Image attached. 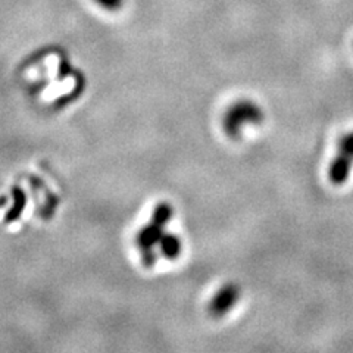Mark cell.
<instances>
[{
  "instance_id": "3",
  "label": "cell",
  "mask_w": 353,
  "mask_h": 353,
  "mask_svg": "<svg viewBox=\"0 0 353 353\" xmlns=\"http://www.w3.org/2000/svg\"><path fill=\"white\" fill-rule=\"evenodd\" d=\"M353 167V131L347 132L339 140L337 157L331 162L328 168L330 181L340 185L347 181Z\"/></svg>"
},
{
  "instance_id": "6",
  "label": "cell",
  "mask_w": 353,
  "mask_h": 353,
  "mask_svg": "<svg viewBox=\"0 0 353 353\" xmlns=\"http://www.w3.org/2000/svg\"><path fill=\"white\" fill-rule=\"evenodd\" d=\"M101 2L106 6V8H118L121 5V0H101Z\"/></svg>"
},
{
  "instance_id": "1",
  "label": "cell",
  "mask_w": 353,
  "mask_h": 353,
  "mask_svg": "<svg viewBox=\"0 0 353 353\" xmlns=\"http://www.w3.org/2000/svg\"><path fill=\"white\" fill-rule=\"evenodd\" d=\"M172 215L174 209L170 203H159L154 208L152 219L139 231L136 241L137 248L141 253V262L145 267L150 268L157 263L158 255L154 249L159 245L162 236L167 233L165 227H167V224L171 221Z\"/></svg>"
},
{
  "instance_id": "4",
  "label": "cell",
  "mask_w": 353,
  "mask_h": 353,
  "mask_svg": "<svg viewBox=\"0 0 353 353\" xmlns=\"http://www.w3.org/2000/svg\"><path fill=\"white\" fill-rule=\"evenodd\" d=\"M241 297V289L236 283H228L221 287L208 305V311L214 318L227 315L233 309Z\"/></svg>"
},
{
  "instance_id": "2",
  "label": "cell",
  "mask_w": 353,
  "mask_h": 353,
  "mask_svg": "<svg viewBox=\"0 0 353 353\" xmlns=\"http://www.w3.org/2000/svg\"><path fill=\"white\" fill-rule=\"evenodd\" d=\"M263 110L262 108L249 99H243L231 105L224 115L223 127L227 136L237 139L245 131V127L262 124Z\"/></svg>"
},
{
  "instance_id": "5",
  "label": "cell",
  "mask_w": 353,
  "mask_h": 353,
  "mask_svg": "<svg viewBox=\"0 0 353 353\" xmlns=\"http://www.w3.org/2000/svg\"><path fill=\"white\" fill-rule=\"evenodd\" d=\"M159 253L170 261H174L181 255L183 250V241L179 236L172 233H165L159 241Z\"/></svg>"
}]
</instances>
